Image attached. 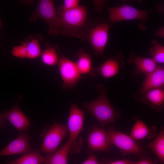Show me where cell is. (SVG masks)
<instances>
[{
	"mask_svg": "<svg viewBox=\"0 0 164 164\" xmlns=\"http://www.w3.org/2000/svg\"><path fill=\"white\" fill-rule=\"evenodd\" d=\"M97 90L100 93L99 96L91 101L84 103L82 105L101 125L104 126L114 123L121 116L120 111L116 110L110 103L107 96L106 87L100 85L97 86Z\"/></svg>",
	"mask_w": 164,
	"mask_h": 164,
	"instance_id": "obj_1",
	"label": "cell"
},
{
	"mask_svg": "<svg viewBox=\"0 0 164 164\" xmlns=\"http://www.w3.org/2000/svg\"><path fill=\"white\" fill-rule=\"evenodd\" d=\"M59 16L61 20L60 34L67 37H82L86 28L87 9L85 6H79L63 12Z\"/></svg>",
	"mask_w": 164,
	"mask_h": 164,
	"instance_id": "obj_2",
	"label": "cell"
},
{
	"mask_svg": "<svg viewBox=\"0 0 164 164\" xmlns=\"http://www.w3.org/2000/svg\"><path fill=\"white\" fill-rule=\"evenodd\" d=\"M38 18L43 19L47 23V33L50 35L54 36L60 34L61 20L58 15L53 1L41 0L39 1L36 9L31 15L29 20L35 21Z\"/></svg>",
	"mask_w": 164,
	"mask_h": 164,
	"instance_id": "obj_3",
	"label": "cell"
},
{
	"mask_svg": "<svg viewBox=\"0 0 164 164\" xmlns=\"http://www.w3.org/2000/svg\"><path fill=\"white\" fill-rule=\"evenodd\" d=\"M84 116L83 111L74 103H71L67 127L70 135L69 139L71 141L69 152L72 154L79 153L81 150L83 141L78 135L83 129Z\"/></svg>",
	"mask_w": 164,
	"mask_h": 164,
	"instance_id": "obj_4",
	"label": "cell"
},
{
	"mask_svg": "<svg viewBox=\"0 0 164 164\" xmlns=\"http://www.w3.org/2000/svg\"><path fill=\"white\" fill-rule=\"evenodd\" d=\"M105 130L112 144L120 150L122 155L134 154L140 157L148 155L145 149L130 135L112 128Z\"/></svg>",
	"mask_w": 164,
	"mask_h": 164,
	"instance_id": "obj_5",
	"label": "cell"
},
{
	"mask_svg": "<svg viewBox=\"0 0 164 164\" xmlns=\"http://www.w3.org/2000/svg\"><path fill=\"white\" fill-rule=\"evenodd\" d=\"M114 24L108 19L106 20L100 17L96 21V25L90 29L88 36L89 41L97 54L103 56V52L108 42L109 27Z\"/></svg>",
	"mask_w": 164,
	"mask_h": 164,
	"instance_id": "obj_6",
	"label": "cell"
},
{
	"mask_svg": "<svg viewBox=\"0 0 164 164\" xmlns=\"http://www.w3.org/2000/svg\"><path fill=\"white\" fill-rule=\"evenodd\" d=\"M109 17L108 19L115 23L121 21L138 19L146 22L148 14L152 10H141L129 5L126 3L119 7L107 8Z\"/></svg>",
	"mask_w": 164,
	"mask_h": 164,
	"instance_id": "obj_7",
	"label": "cell"
},
{
	"mask_svg": "<svg viewBox=\"0 0 164 164\" xmlns=\"http://www.w3.org/2000/svg\"><path fill=\"white\" fill-rule=\"evenodd\" d=\"M57 52L59 70L63 81L62 87L67 90L72 89L81 78V74L76 63L65 57L59 51Z\"/></svg>",
	"mask_w": 164,
	"mask_h": 164,
	"instance_id": "obj_8",
	"label": "cell"
},
{
	"mask_svg": "<svg viewBox=\"0 0 164 164\" xmlns=\"http://www.w3.org/2000/svg\"><path fill=\"white\" fill-rule=\"evenodd\" d=\"M67 129L66 125L54 122L45 133L40 150L47 155L56 151L66 136Z\"/></svg>",
	"mask_w": 164,
	"mask_h": 164,
	"instance_id": "obj_9",
	"label": "cell"
},
{
	"mask_svg": "<svg viewBox=\"0 0 164 164\" xmlns=\"http://www.w3.org/2000/svg\"><path fill=\"white\" fill-rule=\"evenodd\" d=\"M28 130H25L19 133L16 139L0 151V157L19 154H25L32 151L33 149L29 144L32 138Z\"/></svg>",
	"mask_w": 164,
	"mask_h": 164,
	"instance_id": "obj_10",
	"label": "cell"
},
{
	"mask_svg": "<svg viewBox=\"0 0 164 164\" xmlns=\"http://www.w3.org/2000/svg\"><path fill=\"white\" fill-rule=\"evenodd\" d=\"M124 56L121 52L108 59L99 67L93 69L91 76L95 77L99 74L104 78L112 77L120 72V67L125 63Z\"/></svg>",
	"mask_w": 164,
	"mask_h": 164,
	"instance_id": "obj_11",
	"label": "cell"
},
{
	"mask_svg": "<svg viewBox=\"0 0 164 164\" xmlns=\"http://www.w3.org/2000/svg\"><path fill=\"white\" fill-rule=\"evenodd\" d=\"M88 149L91 151L108 152L113 145L105 130L102 128H94L88 136Z\"/></svg>",
	"mask_w": 164,
	"mask_h": 164,
	"instance_id": "obj_12",
	"label": "cell"
},
{
	"mask_svg": "<svg viewBox=\"0 0 164 164\" xmlns=\"http://www.w3.org/2000/svg\"><path fill=\"white\" fill-rule=\"evenodd\" d=\"M164 86V67L158 66L153 71L145 76L141 89L134 97L137 99L145 92L155 89H163Z\"/></svg>",
	"mask_w": 164,
	"mask_h": 164,
	"instance_id": "obj_13",
	"label": "cell"
},
{
	"mask_svg": "<svg viewBox=\"0 0 164 164\" xmlns=\"http://www.w3.org/2000/svg\"><path fill=\"white\" fill-rule=\"evenodd\" d=\"M9 121L19 133L29 130L30 126V120L22 111L17 104L9 111H3L1 114Z\"/></svg>",
	"mask_w": 164,
	"mask_h": 164,
	"instance_id": "obj_14",
	"label": "cell"
},
{
	"mask_svg": "<svg viewBox=\"0 0 164 164\" xmlns=\"http://www.w3.org/2000/svg\"><path fill=\"white\" fill-rule=\"evenodd\" d=\"M127 61L128 63H133L135 66L132 73L134 77L140 73L146 76L153 71L158 67L152 58L139 56L132 52L130 53Z\"/></svg>",
	"mask_w": 164,
	"mask_h": 164,
	"instance_id": "obj_15",
	"label": "cell"
},
{
	"mask_svg": "<svg viewBox=\"0 0 164 164\" xmlns=\"http://www.w3.org/2000/svg\"><path fill=\"white\" fill-rule=\"evenodd\" d=\"M136 99L149 104L157 111L161 112L164 107V89L158 88L151 90L143 93Z\"/></svg>",
	"mask_w": 164,
	"mask_h": 164,
	"instance_id": "obj_16",
	"label": "cell"
},
{
	"mask_svg": "<svg viewBox=\"0 0 164 164\" xmlns=\"http://www.w3.org/2000/svg\"><path fill=\"white\" fill-rule=\"evenodd\" d=\"M157 132V129L155 126L149 127L142 120L137 119L130 136L137 141L144 138L152 139L156 136Z\"/></svg>",
	"mask_w": 164,
	"mask_h": 164,
	"instance_id": "obj_17",
	"label": "cell"
},
{
	"mask_svg": "<svg viewBox=\"0 0 164 164\" xmlns=\"http://www.w3.org/2000/svg\"><path fill=\"white\" fill-rule=\"evenodd\" d=\"M71 141L69 139L66 143L55 152L45 157L43 164H67V157Z\"/></svg>",
	"mask_w": 164,
	"mask_h": 164,
	"instance_id": "obj_18",
	"label": "cell"
},
{
	"mask_svg": "<svg viewBox=\"0 0 164 164\" xmlns=\"http://www.w3.org/2000/svg\"><path fill=\"white\" fill-rule=\"evenodd\" d=\"M76 55L78 57V60L76 63L80 74H88L91 75L94 68L91 62V54L80 48L77 50Z\"/></svg>",
	"mask_w": 164,
	"mask_h": 164,
	"instance_id": "obj_19",
	"label": "cell"
},
{
	"mask_svg": "<svg viewBox=\"0 0 164 164\" xmlns=\"http://www.w3.org/2000/svg\"><path fill=\"white\" fill-rule=\"evenodd\" d=\"M44 159L39 150L36 149L15 160L7 161L6 164H42Z\"/></svg>",
	"mask_w": 164,
	"mask_h": 164,
	"instance_id": "obj_20",
	"label": "cell"
},
{
	"mask_svg": "<svg viewBox=\"0 0 164 164\" xmlns=\"http://www.w3.org/2000/svg\"><path fill=\"white\" fill-rule=\"evenodd\" d=\"M147 146L157 155L161 163L164 162V129L162 128L156 138Z\"/></svg>",
	"mask_w": 164,
	"mask_h": 164,
	"instance_id": "obj_21",
	"label": "cell"
},
{
	"mask_svg": "<svg viewBox=\"0 0 164 164\" xmlns=\"http://www.w3.org/2000/svg\"><path fill=\"white\" fill-rule=\"evenodd\" d=\"M43 63L48 66H52L58 63L59 58L55 48L49 46L44 50L41 54Z\"/></svg>",
	"mask_w": 164,
	"mask_h": 164,
	"instance_id": "obj_22",
	"label": "cell"
},
{
	"mask_svg": "<svg viewBox=\"0 0 164 164\" xmlns=\"http://www.w3.org/2000/svg\"><path fill=\"white\" fill-rule=\"evenodd\" d=\"M153 46L150 49V53L152 60L156 63H164V46L157 40H153Z\"/></svg>",
	"mask_w": 164,
	"mask_h": 164,
	"instance_id": "obj_23",
	"label": "cell"
},
{
	"mask_svg": "<svg viewBox=\"0 0 164 164\" xmlns=\"http://www.w3.org/2000/svg\"><path fill=\"white\" fill-rule=\"evenodd\" d=\"M27 43V58L34 59L41 55V49L38 39H33Z\"/></svg>",
	"mask_w": 164,
	"mask_h": 164,
	"instance_id": "obj_24",
	"label": "cell"
},
{
	"mask_svg": "<svg viewBox=\"0 0 164 164\" xmlns=\"http://www.w3.org/2000/svg\"><path fill=\"white\" fill-rule=\"evenodd\" d=\"M78 0H65L63 4L59 8L57 13L59 16L63 12L74 9L79 6Z\"/></svg>",
	"mask_w": 164,
	"mask_h": 164,
	"instance_id": "obj_25",
	"label": "cell"
},
{
	"mask_svg": "<svg viewBox=\"0 0 164 164\" xmlns=\"http://www.w3.org/2000/svg\"><path fill=\"white\" fill-rule=\"evenodd\" d=\"M27 43L23 42L20 45L14 47L11 52V54L14 56L22 59L27 58Z\"/></svg>",
	"mask_w": 164,
	"mask_h": 164,
	"instance_id": "obj_26",
	"label": "cell"
},
{
	"mask_svg": "<svg viewBox=\"0 0 164 164\" xmlns=\"http://www.w3.org/2000/svg\"><path fill=\"white\" fill-rule=\"evenodd\" d=\"M82 164H105V163L103 162H99L95 155H91Z\"/></svg>",
	"mask_w": 164,
	"mask_h": 164,
	"instance_id": "obj_27",
	"label": "cell"
},
{
	"mask_svg": "<svg viewBox=\"0 0 164 164\" xmlns=\"http://www.w3.org/2000/svg\"><path fill=\"white\" fill-rule=\"evenodd\" d=\"M95 6V8L97 12L101 11L103 9V5L104 3V1H93Z\"/></svg>",
	"mask_w": 164,
	"mask_h": 164,
	"instance_id": "obj_28",
	"label": "cell"
},
{
	"mask_svg": "<svg viewBox=\"0 0 164 164\" xmlns=\"http://www.w3.org/2000/svg\"><path fill=\"white\" fill-rule=\"evenodd\" d=\"M135 161L125 159L123 160H118L112 162L108 164H134Z\"/></svg>",
	"mask_w": 164,
	"mask_h": 164,
	"instance_id": "obj_29",
	"label": "cell"
},
{
	"mask_svg": "<svg viewBox=\"0 0 164 164\" xmlns=\"http://www.w3.org/2000/svg\"><path fill=\"white\" fill-rule=\"evenodd\" d=\"M134 164H156V161L153 162L148 159H143L135 162Z\"/></svg>",
	"mask_w": 164,
	"mask_h": 164,
	"instance_id": "obj_30",
	"label": "cell"
},
{
	"mask_svg": "<svg viewBox=\"0 0 164 164\" xmlns=\"http://www.w3.org/2000/svg\"><path fill=\"white\" fill-rule=\"evenodd\" d=\"M164 26H162L155 31L154 33V35L162 38H164Z\"/></svg>",
	"mask_w": 164,
	"mask_h": 164,
	"instance_id": "obj_31",
	"label": "cell"
},
{
	"mask_svg": "<svg viewBox=\"0 0 164 164\" xmlns=\"http://www.w3.org/2000/svg\"><path fill=\"white\" fill-rule=\"evenodd\" d=\"M6 125V119L0 114V127L2 128Z\"/></svg>",
	"mask_w": 164,
	"mask_h": 164,
	"instance_id": "obj_32",
	"label": "cell"
},
{
	"mask_svg": "<svg viewBox=\"0 0 164 164\" xmlns=\"http://www.w3.org/2000/svg\"><path fill=\"white\" fill-rule=\"evenodd\" d=\"M2 21L1 19L0 18V27L2 25Z\"/></svg>",
	"mask_w": 164,
	"mask_h": 164,
	"instance_id": "obj_33",
	"label": "cell"
}]
</instances>
